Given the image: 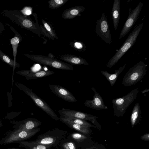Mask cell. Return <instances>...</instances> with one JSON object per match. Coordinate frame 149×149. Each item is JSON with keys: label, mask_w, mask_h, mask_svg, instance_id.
I'll return each instance as SVG.
<instances>
[{"label": "cell", "mask_w": 149, "mask_h": 149, "mask_svg": "<svg viewBox=\"0 0 149 149\" xmlns=\"http://www.w3.org/2000/svg\"><path fill=\"white\" fill-rule=\"evenodd\" d=\"M143 25V23H141L136 26L123 45L107 63V67L111 68L132 47L135 43Z\"/></svg>", "instance_id": "cell-1"}, {"label": "cell", "mask_w": 149, "mask_h": 149, "mask_svg": "<svg viewBox=\"0 0 149 149\" xmlns=\"http://www.w3.org/2000/svg\"><path fill=\"white\" fill-rule=\"evenodd\" d=\"M146 65L140 61L130 68L124 76L122 84L125 86H129L136 84L141 80L146 74Z\"/></svg>", "instance_id": "cell-2"}, {"label": "cell", "mask_w": 149, "mask_h": 149, "mask_svg": "<svg viewBox=\"0 0 149 149\" xmlns=\"http://www.w3.org/2000/svg\"><path fill=\"white\" fill-rule=\"evenodd\" d=\"M40 130L36 128L31 130L14 129L9 130L6 133V136L0 140V145L17 143L24 141L34 136Z\"/></svg>", "instance_id": "cell-3"}, {"label": "cell", "mask_w": 149, "mask_h": 149, "mask_svg": "<svg viewBox=\"0 0 149 149\" xmlns=\"http://www.w3.org/2000/svg\"><path fill=\"white\" fill-rule=\"evenodd\" d=\"M139 92L137 88L121 97L113 99L114 114L118 117L123 116L127 108L136 98Z\"/></svg>", "instance_id": "cell-4"}, {"label": "cell", "mask_w": 149, "mask_h": 149, "mask_svg": "<svg viewBox=\"0 0 149 149\" xmlns=\"http://www.w3.org/2000/svg\"><path fill=\"white\" fill-rule=\"evenodd\" d=\"M16 85L31 98L38 108L42 109L53 119L56 121L59 120V118L52 109L45 101L35 94L32 90L21 84L17 83Z\"/></svg>", "instance_id": "cell-5"}, {"label": "cell", "mask_w": 149, "mask_h": 149, "mask_svg": "<svg viewBox=\"0 0 149 149\" xmlns=\"http://www.w3.org/2000/svg\"><path fill=\"white\" fill-rule=\"evenodd\" d=\"M30 57L38 63L49 66L56 69L68 70H74L72 65L53 58L39 55H31Z\"/></svg>", "instance_id": "cell-6"}, {"label": "cell", "mask_w": 149, "mask_h": 149, "mask_svg": "<svg viewBox=\"0 0 149 149\" xmlns=\"http://www.w3.org/2000/svg\"><path fill=\"white\" fill-rule=\"evenodd\" d=\"M95 28L96 35L100 38L107 44L110 45L112 39L109 25L105 13H102L101 18L97 19Z\"/></svg>", "instance_id": "cell-7"}, {"label": "cell", "mask_w": 149, "mask_h": 149, "mask_svg": "<svg viewBox=\"0 0 149 149\" xmlns=\"http://www.w3.org/2000/svg\"><path fill=\"white\" fill-rule=\"evenodd\" d=\"M143 5V3L140 2L134 9L129 8L128 16L121 31L119 40L128 33L138 19Z\"/></svg>", "instance_id": "cell-8"}, {"label": "cell", "mask_w": 149, "mask_h": 149, "mask_svg": "<svg viewBox=\"0 0 149 149\" xmlns=\"http://www.w3.org/2000/svg\"><path fill=\"white\" fill-rule=\"evenodd\" d=\"M48 86L53 93L64 100L71 102L77 101L76 97L65 88L56 84H49Z\"/></svg>", "instance_id": "cell-9"}, {"label": "cell", "mask_w": 149, "mask_h": 149, "mask_svg": "<svg viewBox=\"0 0 149 149\" xmlns=\"http://www.w3.org/2000/svg\"><path fill=\"white\" fill-rule=\"evenodd\" d=\"M58 112L61 116L74 117L84 120H89L93 123L95 122L96 119L97 118L96 116L79 111L63 108L58 110Z\"/></svg>", "instance_id": "cell-10"}, {"label": "cell", "mask_w": 149, "mask_h": 149, "mask_svg": "<svg viewBox=\"0 0 149 149\" xmlns=\"http://www.w3.org/2000/svg\"><path fill=\"white\" fill-rule=\"evenodd\" d=\"M91 89L94 93L93 98L92 100H86L84 103V104L88 107L98 111L107 109L108 107L105 105L102 96L94 87H92Z\"/></svg>", "instance_id": "cell-11"}, {"label": "cell", "mask_w": 149, "mask_h": 149, "mask_svg": "<svg viewBox=\"0 0 149 149\" xmlns=\"http://www.w3.org/2000/svg\"><path fill=\"white\" fill-rule=\"evenodd\" d=\"M13 128L15 129L31 130L37 128L42 122L36 118H29L20 121L13 122Z\"/></svg>", "instance_id": "cell-12"}, {"label": "cell", "mask_w": 149, "mask_h": 149, "mask_svg": "<svg viewBox=\"0 0 149 149\" xmlns=\"http://www.w3.org/2000/svg\"><path fill=\"white\" fill-rule=\"evenodd\" d=\"M25 76L27 80L45 77L53 74L55 72L49 70L33 72L29 70H24L17 72Z\"/></svg>", "instance_id": "cell-13"}, {"label": "cell", "mask_w": 149, "mask_h": 149, "mask_svg": "<svg viewBox=\"0 0 149 149\" xmlns=\"http://www.w3.org/2000/svg\"><path fill=\"white\" fill-rule=\"evenodd\" d=\"M85 10L83 6H75L65 10L62 14V17L65 19H72Z\"/></svg>", "instance_id": "cell-14"}, {"label": "cell", "mask_w": 149, "mask_h": 149, "mask_svg": "<svg viewBox=\"0 0 149 149\" xmlns=\"http://www.w3.org/2000/svg\"><path fill=\"white\" fill-rule=\"evenodd\" d=\"M60 59L70 65H87L88 63L83 58L77 56L65 54L60 56Z\"/></svg>", "instance_id": "cell-15"}, {"label": "cell", "mask_w": 149, "mask_h": 149, "mask_svg": "<svg viewBox=\"0 0 149 149\" xmlns=\"http://www.w3.org/2000/svg\"><path fill=\"white\" fill-rule=\"evenodd\" d=\"M120 0H114L112 8L111 16L113 20V27L116 30L119 24L120 11Z\"/></svg>", "instance_id": "cell-16"}, {"label": "cell", "mask_w": 149, "mask_h": 149, "mask_svg": "<svg viewBox=\"0 0 149 149\" xmlns=\"http://www.w3.org/2000/svg\"><path fill=\"white\" fill-rule=\"evenodd\" d=\"M126 65L125 64L123 66L120 67L118 69L115 70L114 74L109 73L107 71H101L102 74L104 76L109 82L111 86H113L115 83L119 75L125 69Z\"/></svg>", "instance_id": "cell-17"}, {"label": "cell", "mask_w": 149, "mask_h": 149, "mask_svg": "<svg viewBox=\"0 0 149 149\" xmlns=\"http://www.w3.org/2000/svg\"><path fill=\"white\" fill-rule=\"evenodd\" d=\"M57 137L43 135L38 136V139L33 142L34 143L50 146L57 142Z\"/></svg>", "instance_id": "cell-18"}, {"label": "cell", "mask_w": 149, "mask_h": 149, "mask_svg": "<svg viewBox=\"0 0 149 149\" xmlns=\"http://www.w3.org/2000/svg\"><path fill=\"white\" fill-rule=\"evenodd\" d=\"M18 146L22 147L26 149H47L50 146L41 144H37L32 141H21L17 143Z\"/></svg>", "instance_id": "cell-19"}, {"label": "cell", "mask_w": 149, "mask_h": 149, "mask_svg": "<svg viewBox=\"0 0 149 149\" xmlns=\"http://www.w3.org/2000/svg\"><path fill=\"white\" fill-rule=\"evenodd\" d=\"M61 121H65L86 127H90L91 125L85 120L77 118L61 116L59 118Z\"/></svg>", "instance_id": "cell-20"}, {"label": "cell", "mask_w": 149, "mask_h": 149, "mask_svg": "<svg viewBox=\"0 0 149 149\" xmlns=\"http://www.w3.org/2000/svg\"><path fill=\"white\" fill-rule=\"evenodd\" d=\"M141 114L140 107L139 102L134 106L132 111L131 120L132 125H134L140 117Z\"/></svg>", "instance_id": "cell-21"}, {"label": "cell", "mask_w": 149, "mask_h": 149, "mask_svg": "<svg viewBox=\"0 0 149 149\" xmlns=\"http://www.w3.org/2000/svg\"><path fill=\"white\" fill-rule=\"evenodd\" d=\"M61 122L65 123L69 127L82 133L87 134L88 132V127L65 121H62Z\"/></svg>", "instance_id": "cell-22"}, {"label": "cell", "mask_w": 149, "mask_h": 149, "mask_svg": "<svg viewBox=\"0 0 149 149\" xmlns=\"http://www.w3.org/2000/svg\"><path fill=\"white\" fill-rule=\"evenodd\" d=\"M41 21L43 26L46 32L53 38L54 40L55 39H57L58 38L55 31L53 30L49 24L42 19H41Z\"/></svg>", "instance_id": "cell-23"}, {"label": "cell", "mask_w": 149, "mask_h": 149, "mask_svg": "<svg viewBox=\"0 0 149 149\" xmlns=\"http://www.w3.org/2000/svg\"><path fill=\"white\" fill-rule=\"evenodd\" d=\"M69 0H50L48 1L49 7L52 9H55L61 7Z\"/></svg>", "instance_id": "cell-24"}, {"label": "cell", "mask_w": 149, "mask_h": 149, "mask_svg": "<svg viewBox=\"0 0 149 149\" xmlns=\"http://www.w3.org/2000/svg\"><path fill=\"white\" fill-rule=\"evenodd\" d=\"M63 146L65 149H76L75 145L72 142H68L64 143Z\"/></svg>", "instance_id": "cell-25"}, {"label": "cell", "mask_w": 149, "mask_h": 149, "mask_svg": "<svg viewBox=\"0 0 149 149\" xmlns=\"http://www.w3.org/2000/svg\"><path fill=\"white\" fill-rule=\"evenodd\" d=\"M73 46L75 48L78 49H84L86 48V46L81 42H75L73 44Z\"/></svg>", "instance_id": "cell-26"}, {"label": "cell", "mask_w": 149, "mask_h": 149, "mask_svg": "<svg viewBox=\"0 0 149 149\" xmlns=\"http://www.w3.org/2000/svg\"><path fill=\"white\" fill-rule=\"evenodd\" d=\"M72 138L75 140L78 141L85 138L84 135L78 133H74L72 134Z\"/></svg>", "instance_id": "cell-27"}, {"label": "cell", "mask_w": 149, "mask_h": 149, "mask_svg": "<svg viewBox=\"0 0 149 149\" xmlns=\"http://www.w3.org/2000/svg\"><path fill=\"white\" fill-rule=\"evenodd\" d=\"M40 29L41 32L46 37H48L49 39L54 40L53 38L46 32L44 27L42 25H40Z\"/></svg>", "instance_id": "cell-28"}, {"label": "cell", "mask_w": 149, "mask_h": 149, "mask_svg": "<svg viewBox=\"0 0 149 149\" xmlns=\"http://www.w3.org/2000/svg\"><path fill=\"white\" fill-rule=\"evenodd\" d=\"M22 11L24 14L29 15L31 14V9L30 8L26 7Z\"/></svg>", "instance_id": "cell-29"}, {"label": "cell", "mask_w": 149, "mask_h": 149, "mask_svg": "<svg viewBox=\"0 0 149 149\" xmlns=\"http://www.w3.org/2000/svg\"><path fill=\"white\" fill-rule=\"evenodd\" d=\"M19 39L18 38L15 37L12 38L11 40V43L13 45H15L19 43Z\"/></svg>", "instance_id": "cell-30"}, {"label": "cell", "mask_w": 149, "mask_h": 149, "mask_svg": "<svg viewBox=\"0 0 149 149\" xmlns=\"http://www.w3.org/2000/svg\"><path fill=\"white\" fill-rule=\"evenodd\" d=\"M3 60L6 63H9L11 64L10 63V60L9 58L6 56H4L3 57Z\"/></svg>", "instance_id": "cell-31"}, {"label": "cell", "mask_w": 149, "mask_h": 149, "mask_svg": "<svg viewBox=\"0 0 149 149\" xmlns=\"http://www.w3.org/2000/svg\"><path fill=\"white\" fill-rule=\"evenodd\" d=\"M149 91V89H146L145 90L143 91H142V93H144L146 92H148Z\"/></svg>", "instance_id": "cell-32"}, {"label": "cell", "mask_w": 149, "mask_h": 149, "mask_svg": "<svg viewBox=\"0 0 149 149\" xmlns=\"http://www.w3.org/2000/svg\"><path fill=\"white\" fill-rule=\"evenodd\" d=\"M5 149H22L20 148H8Z\"/></svg>", "instance_id": "cell-33"}, {"label": "cell", "mask_w": 149, "mask_h": 149, "mask_svg": "<svg viewBox=\"0 0 149 149\" xmlns=\"http://www.w3.org/2000/svg\"><path fill=\"white\" fill-rule=\"evenodd\" d=\"M2 124L1 123V120H0V128L2 126Z\"/></svg>", "instance_id": "cell-34"}]
</instances>
